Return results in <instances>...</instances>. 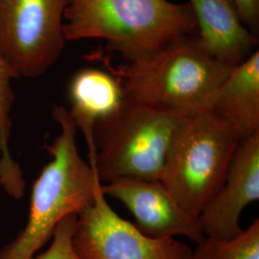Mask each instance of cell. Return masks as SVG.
I'll return each mask as SVG.
<instances>
[{"label":"cell","mask_w":259,"mask_h":259,"mask_svg":"<svg viewBox=\"0 0 259 259\" xmlns=\"http://www.w3.org/2000/svg\"><path fill=\"white\" fill-rule=\"evenodd\" d=\"M72 245L78 259H190L192 250L175 238H152L124 220L100 190L77 215Z\"/></svg>","instance_id":"7"},{"label":"cell","mask_w":259,"mask_h":259,"mask_svg":"<svg viewBox=\"0 0 259 259\" xmlns=\"http://www.w3.org/2000/svg\"><path fill=\"white\" fill-rule=\"evenodd\" d=\"M52 116L60 126V134L46 146L52 158L33 185L25 226L0 250V259H34L57 226L82 212L101 190L96 171L78 150L77 128L68 110L55 105Z\"/></svg>","instance_id":"1"},{"label":"cell","mask_w":259,"mask_h":259,"mask_svg":"<svg viewBox=\"0 0 259 259\" xmlns=\"http://www.w3.org/2000/svg\"><path fill=\"white\" fill-rule=\"evenodd\" d=\"M16 76L0 54V186L6 194L19 201L25 192L23 172L11 152L13 121L11 113L16 101L13 81Z\"/></svg>","instance_id":"13"},{"label":"cell","mask_w":259,"mask_h":259,"mask_svg":"<svg viewBox=\"0 0 259 259\" xmlns=\"http://www.w3.org/2000/svg\"><path fill=\"white\" fill-rule=\"evenodd\" d=\"M76 222L77 214L65 217L57 226L48 249L37 254L34 259H78L72 245Z\"/></svg>","instance_id":"15"},{"label":"cell","mask_w":259,"mask_h":259,"mask_svg":"<svg viewBox=\"0 0 259 259\" xmlns=\"http://www.w3.org/2000/svg\"><path fill=\"white\" fill-rule=\"evenodd\" d=\"M209 111L239 137L259 134V50L232 68Z\"/></svg>","instance_id":"12"},{"label":"cell","mask_w":259,"mask_h":259,"mask_svg":"<svg viewBox=\"0 0 259 259\" xmlns=\"http://www.w3.org/2000/svg\"><path fill=\"white\" fill-rule=\"evenodd\" d=\"M0 161H1V155H0Z\"/></svg>","instance_id":"17"},{"label":"cell","mask_w":259,"mask_h":259,"mask_svg":"<svg viewBox=\"0 0 259 259\" xmlns=\"http://www.w3.org/2000/svg\"><path fill=\"white\" fill-rule=\"evenodd\" d=\"M71 107L68 112L76 128L83 133L89 150V162L95 170L93 130L98 121L119 109L125 95L118 77L97 68L79 70L68 87Z\"/></svg>","instance_id":"11"},{"label":"cell","mask_w":259,"mask_h":259,"mask_svg":"<svg viewBox=\"0 0 259 259\" xmlns=\"http://www.w3.org/2000/svg\"><path fill=\"white\" fill-rule=\"evenodd\" d=\"M183 115L125 97L119 109L93 130L94 168L100 182L159 181L169 141Z\"/></svg>","instance_id":"5"},{"label":"cell","mask_w":259,"mask_h":259,"mask_svg":"<svg viewBox=\"0 0 259 259\" xmlns=\"http://www.w3.org/2000/svg\"><path fill=\"white\" fill-rule=\"evenodd\" d=\"M239 140L211 111L183 115L169 141L159 181L199 217L223 185Z\"/></svg>","instance_id":"4"},{"label":"cell","mask_w":259,"mask_h":259,"mask_svg":"<svg viewBox=\"0 0 259 259\" xmlns=\"http://www.w3.org/2000/svg\"><path fill=\"white\" fill-rule=\"evenodd\" d=\"M259 199V134L239 140L225 181L199 215L205 237L232 239L240 234L244 208Z\"/></svg>","instance_id":"9"},{"label":"cell","mask_w":259,"mask_h":259,"mask_svg":"<svg viewBox=\"0 0 259 259\" xmlns=\"http://www.w3.org/2000/svg\"><path fill=\"white\" fill-rule=\"evenodd\" d=\"M194 15L197 37L204 49L230 67L250 57L258 37L246 27L230 0H187Z\"/></svg>","instance_id":"10"},{"label":"cell","mask_w":259,"mask_h":259,"mask_svg":"<svg viewBox=\"0 0 259 259\" xmlns=\"http://www.w3.org/2000/svg\"><path fill=\"white\" fill-rule=\"evenodd\" d=\"M195 30L190 6L169 0H69L65 13L66 41L103 39L127 62Z\"/></svg>","instance_id":"3"},{"label":"cell","mask_w":259,"mask_h":259,"mask_svg":"<svg viewBox=\"0 0 259 259\" xmlns=\"http://www.w3.org/2000/svg\"><path fill=\"white\" fill-rule=\"evenodd\" d=\"M232 68L210 55L192 34L175 37L117 69L110 66L126 98L183 114L209 111Z\"/></svg>","instance_id":"2"},{"label":"cell","mask_w":259,"mask_h":259,"mask_svg":"<svg viewBox=\"0 0 259 259\" xmlns=\"http://www.w3.org/2000/svg\"><path fill=\"white\" fill-rule=\"evenodd\" d=\"M69 0H0V54L16 79H34L55 64L65 48Z\"/></svg>","instance_id":"6"},{"label":"cell","mask_w":259,"mask_h":259,"mask_svg":"<svg viewBox=\"0 0 259 259\" xmlns=\"http://www.w3.org/2000/svg\"><path fill=\"white\" fill-rule=\"evenodd\" d=\"M190 259H259V220L232 239L205 237L197 243Z\"/></svg>","instance_id":"14"},{"label":"cell","mask_w":259,"mask_h":259,"mask_svg":"<svg viewBox=\"0 0 259 259\" xmlns=\"http://www.w3.org/2000/svg\"><path fill=\"white\" fill-rule=\"evenodd\" d=\"M237 11L242 23L258 37L259 0H230Z\"/></svg>","instance_id":"16"},{"label":"cell","mask_w":259,"mask_h":259,"mask_svg":"<svg viewBox=\"0 0 259 259\" xmlns=\"http://www.w3.org/2000/svg\"><path fill=\"white\" fill-rule=\"evenodd\" d=\"M101 190L124 204L137 229L149 237L181 235L196 244L205 238L199 217L187 211L160 181L120 178L102 184Z\"/></svg>","instance_id":"8"}]
</instances>
